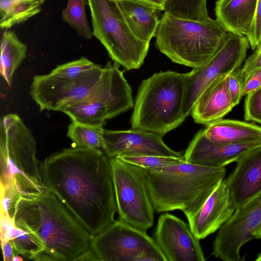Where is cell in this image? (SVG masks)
<instances>
[{"label":"cell","instance_id":"b9f144b4","mask_svg":"<svg viewBox=\"0 0 261 261\" xmlns=\"http://www.w3.org/2000/svg\"><path fill=\"white\" fill-rule=\"evenodd\" d=\"M256 48H261V41H260V43L259 44V45L257 46V47Z\"/></svg>","mask_w":261,"mask_h":261},{"label":"cell","instance_id":"8fae6325","mask_svg":"<svg viewBox=\"0 0 261 261\" xmlns=\"http://www.w3.org/2000/svg\"><path fill=\"white\" fill-rule=\"evenodd\" d=\"M103 71L99 65L75 77L50 75L34 76L30 95L40 111H61L90 98L98 84Z\"/></svg>","mask_w":261,"mask_h":261},{"label":"cell","instance_id":"5bb4252c","mask_svg":"<svg viewBox=\"0 0 261 261\" xmlns=\"http://www.w3.org/2000/svg\"><path fill=\"white\" fill-rule=\"evenodd\" d=\"M154 239L167 261H204L199 240L188 224L169 213L159 217Z\"/></svg>","mask_w":261,"mask_h":261},{"label":"cell","instance_id":"8d00e7d4","mask_svg":"<svg viewBox=\"0 0 261 261\" xmlns=\"http://www.w3.org/2000/svg\"><path fill=\"white\" fill-rule=\"evenodd\" d=\"M156 8L160 11H165L168 0H138Z\"/></svg>","mask_w":261,"mask_h":261},{"label":"cell","instance_id":"ffe728a7","mask_svg":"<svg viewBox=\"0 0 261 261\" xmlns=\"http://www.w3.org/2000/svg\"><path fill=\"white\" fill-rule=\"evenodd\" d=\"M203 132L217 144H261V127L246 122L222 118L207 124Z\"/></svg>","mask_w":261,"mask_h":261},{"label":"cell","instance_id":"ac0fdd59","mask_svg":"<svg viewBox=\"0 0 261 261\" xmlns=\"http://www.w3.org/2000/svg\"><path fill=\"white\" fill-rule=\"evenodd\" d=\"M260 144H217L208 140L204 135L203 129H201L190 143L184 157L186 162L192 164L213 168L224 167L236 162L246 151Z\"/></svg>","mask_w":261,"mask_h":261},{"label":"cell","instance_id":"f1b7e54d","mask_svg":"<svg viewBox=\"0 0 261 261\" xmlns=\"http://www.w3.org/2000/svg\"><path fill=\"white\" fill-rule=\"evenodd\" d=\"M122 160L146 170H156L185 161L184 157L162 155H126L119 156Z\"/></svg>","mask_w":261,"mask_h":261},{"label":"cell","instance_id":"d6986e66","mask_svg":"<svg viewBox=\"0 0 261 261\" xmlns=\"http://www.w3.org/2000/svg\"><path fill=\"white\" fill-rule=\"evenodd\" d=\"M227 75L218 77L201 93L191 113L195 123L207 125L222 119L234 107L228 88Z\"/></svg>","mask_w":261,"mask_h":261},{"label":"cell","instance_id":"d6a6232c","mask_svg":"<svg viewBox=\"0 0 261 261\" xmlns=\"http://www.w3.org/2000/svg\"><path fill=\"white\" fill-rule=\"evenodd\" d=\"M252 49H255L261 41V0H257L254 19L247 36Z\"/></svg>","mask_w":261,"mask_h":261},{"label":"cell","instance_id":"d4e9b609","mask_svg":"<svg viewBox=\"0 0 261 261\" xmlns=\"http://www.w3.org/2000/svg\"><path fill=\"white\" fill-rule=\"evenodd\" d=\"M45 0H1L0 28L8 30L39 13Z\"/></svg>","mask_w":261,"mask_h":261},{"label":"cell","instance_id":"e575fe53","mask_svg":"<svg viewBox=\"0 0 261 261\" xmlns=\"http://www.w3.org/2000/svg\"><path fill=\"white\" fill-rule=\"evenodd\" d=\"M261 88V68L254 72L245 81L243 96Z\"/></svg>","mask_w":261,"mask_h":261},{"label":"cell","instance_id":"30bf717a","mask_svg":"<svg viewBox=\"0 0 261 261\" xmlns=\"http://www.w3.org/2000/svg\"><path fill=\"white\" fill-rule=\"evenodd\" d=\"M91 249L101 261H167L146 231L121 220L93 237Z\"/></svg>","mask_w":261,"mask_h":261},{"label":"cell","instance_id":"7a4b0ae2","mask_svg":"<svg viewBox=\"0 0 261 261\" xmlns=\"http://www.w3.org/2000/svg\"><path fill=\"white\" fill-rule=\"evenodd\" d=\"M20 220L44 243L35 260H75L91 249L93 236L51 192L21 196L13 219Z\"/></svg>","mask_w":261,"mask_h":261},{"label":"cell","instance_id":"d590c367","mask_svg":"<svg viewBox=\"0 0 261 261\" xmlns=\"http://www.w3.org/2000/svg\"><path fill=\"white\" fill-rule=\"evenodd\" d=\"M1 246L5 261H13L14 257L19 255L16 251L13 243L10 240L1 241Z\"/></svg>","mask_w":261,"mask_h":261},{"label":"cell","instance_id":"f546056e","mask_svg":"<svg viewBox=\"0 0 261 261\" xmlns=\"http://www.w3.org/2000/svg\"><path fill=\"white\" fill-rule=\"evenodd\" d=\"M96 64L85 57L57 66L49 73L61 77H75L94 67Z\"/></svg>","mask_w":261,"mask_h":261},{"label":"cell","instance_id":"74e56055","mask_svg":"<svg viewBox=\"0 0 261 261\" xmlns=\"http://www.w3.org/2000/svg\"><path fill=\"white\" fill-rule=\"evenodd\" d=\"M75 260H98V259L94 251L91 249L81 255Z\"/></svg>","mask_w":261,"mask_h":261},{"label":"cell","instance_id":"3957f363","mask_svg":"<svg viewBox=\"0 0 261 261\" xmlns=\"http://www.w3.org/2000/svg\"><path fill=\"white\" fill-rule=\"evenodd\" d=\"M149 194L157 212L196 211L224 179L225 167L213 168L185 161L166 168L144 169Z\"/></svg>","mask_w":261,"mask_h":261},{"label":"cell","instance_id":"4dcf8cb0","mask_svg":"<svg viewBox=\"0 0 261 261\" xmlns=\"http://www.w3.org/2000/svg\"><path fill=\"white\" fill-rule=\"evenodd\" d=\"M244 118L261 124V88L246 95Z\"/></svg>","mask_w":261,"mask_h":261},{"label":"cell","instance_id":"f35d334b","mask_svg":"<svg viewBox=\"0 0 261 261\" xmlns=\"http://www.w3.org/2000/svg\"><path fill=\"white\" fill-rule=\"evenodd\" d=\"M255 239H261V225L255 235Z\"/></svg>","mask_w":261,"mask_h":261},{"label":"cell","instance_id":"277c9868","mask_svg":"<svg viewBox=\"0 0 261 261\" xmlns=\"http://www.w3.org/2000/svg\"><path fill=\"white\" fill-rule=\"evenodd\" d=\"M228 33L216 19L201 20L163 14L155 46L172 62L191 68L207 62L225 42Z\"/></svg>","mask_w":261,"mask_h":261},{"label":"cell","instance_id":"ba28073f","mask_svg":"<svg viewBox=\"0 0 261 261\" xmlns=\"http://www.w3.org/2000/svg\"><path fill=\"white\" fill-rule=\"evenodd\" d=\"M119 65L108 62L92 96L63 111L72 121L103 126L106 120L134 107L130 86Z\"/></svg>","mask_w":261,"mask_h":261},{"label":"cell","instance_id":"9a60e30c","mask_svg":"<svg viewBox=\"0 0 261 261\" xmlns=\"http://www.w3.org/2000/svg\"><path fill=\"white\" fill-rule=\"evenodd\" d=\"M162 136L132 128L126 130L105 129L103 151L109 158L126 155H162L181 158L182 152L169 147Z\"/></svg>","mask_w":261,"mask_h":261},{"label":"cell","instance_id":"52a82bcc","mask_svg":"<svg viewBox=\"0 0 261 261\" xmlns=\"http://www.w3.org/2000/svg\"><path fill=\"white\" fill-rule=\"evenodd\" d=\"M94 36L114 63L127 70L139 68L149 43L137 38L130 30L118 0H88Z\"/></svg>","mask_w":261,"mask_h":261},{"label":"cell","instance_id":"2e32d148","mask_svg":"<svg viewBox=\"0 0 261 261\" xmlns=\"http://www.w3.org/2000/svg\"><path fill=\"white\" fill-rule=\"evenodd\" d=\"M236 210L230 190L223 179L200 208L187 218L193 233L201 240L219 230Z\"/></svg>","mask_w":261,"mask_h":261},{"label":"cell","instance_id":"4316f807","mask_svg":"<svg viewBox=\"0 0 261 261\" xmlns=\"http://www.w3.org/2000/svg\"><path fill=\"white\" fill-rule=\"evenodd\" d=\"M88 0H68L66 7L62 13L63 21L67 23L78 33L86 39H91L93 32L87 18L85 5Z\"/></svg>","mask_w":261,"mask_h":261},{"label":"cell","instance_id":"6da1fadb","mask_svg":"<svg viewBox=\"0 0 261 261\" xmlns=\"http://www.w3.org/2000/svg\"><path fill=\"white\" fill-rule=\"evenodd\" d=\"M46 190L53 193L93 237L113 223L117 212L110 158L78 146L40 162Z\"/></svg>","mask_w":261,"mask_h":261},{"label":"cell","instance_id":"484cf974","mask_svg":"<svg viewBox=\"0 0 261 261\" xmlns=\"http://www.w3.org/2000/svg\"><path fill=\"white\" fill-rule=\"evenodd\" d=\"M103 126H94L72 121L68 126L67 136L76 146L103 151Z\"/></svg>","mask_w":261,"mask_h":261},{"label":"cell","instance_id":"cb8c5ba5","mask_svg":"<svg viewBox=\"0 0 261 261\" xmlns=\"http://www.w3.org/2000/svg\"><path fill=\"white\" fill-rule=\"evenodd\" d=\"M27 47L14 32L6 31L1 39L0 73L9 86L14 73L27 57Z\"/></svg>","mask_w":261,"mask_h":261},{"label":"cell","instance_id":"4fadbf2b","mask_svg":"<svg viewBox=\"0 0 261 261\" xmlns=\"http://www.w3.org/2000/svg\"><path fill=\"white\" fill-rule=\"evenodd\" d=\"M261 225V192L218 230L213 254L224 261H239L242 247L255 238Z\"/></svg>","mask_w":261,"mask_h":261},{"label":"cell","instance_id":"836d02e7","mask_svg":"<svg viewBox=\"0 0 261 261\" xmlns=\"http://www.w3.org/2000/svg\"><path fill=\"white\" fill-rule=\"evenodd\" d=\"M261 68V48H256L255 51L245 60L241 68L244 80L250 76L254 72Z\"/></svg>","mask_w":261,"mask_h":261},{"label":"cell","instance_id":"8992f818","mask_svg":"<svg viewBox=\"0 0 261 261\" xmlns=\"http://www.w3.org/2000/svg\"><path fill=\"white\" fill-rule=\"evenodd\" d=\"M37 144L30 129L16 114L2 117L0 122L1 185L10 184L22 196L47 191L42 183Z\"/></svg>","mask_w":261,"mask_h":261},{"label":"cell","instance_id":"60d3db41","mask_svg":"<svg viewBox=\"0 0 261 261\" xmlns=\"http://www.w3.org/2000/svg\"><path fill=\"white\" fill-rule=\"evenodd\" d=\"M256 261H261V253L259 254L255 259Z\"/></svg>","mask_w":261,"mask_h":261},{"label":"cell","instance_id":"e0dca14e","mask_svg":"<svg viewBox=\"0 0 261 261\" xmlns=\"http://www.w3.org/2000/svg\"><path fill=\"white\" fill-rule=\"evenodd\" d=\"M236 162L225 181L238 210L261 192V144L246 151Z\"/></svg>","mask_w":261,"mask_h":261},{"label":"cell","instance_id":"9c48e42d","mask_svg":"<svg viewBox=\"0 0 261 261\" xmlns=\"http://www.w3.org/2000/svg\"><path fill=\"white\" fill-rule=\"evenodd\" d=\"M110 159L120 220L146 231L153 224L155 210L144 169L118 157Z\"/></svg>","mask_w":261,"mask_h":261},{"label":"cell","instance_id":"44dd1931","mask_svg":"<svg viewBox=\"0 0 261 261\" xmlns=\"http://www.w3.org/2000/svg\"><path fill=\"white\" fill-rule=\"evenodd\" d=\"M257 0H217L216 19L228 33L247 36L251 27Z\"/></svg>","mask_w":261,"mask_h":261},{"label":"cell","instance_id":"7402d4cb","mask_svg":"<svg viewBox=\"0 0 261 261\" xmlns=\"http://www.w3.org/2000/svg\"><path fill=\"white\" fill-rule=\"evenodd\" d=\"M128 25L139 39L150 43L155 36L160 11L138 0H118Z\"/></svg>","mask_w":261,"mask_h":261},{"label":"cell","instance_id":"ab89813d","mask_svg":"<svg viewBox=\"0 0 261 261\" xmlns=\"http://www.w3.org/2000/svg\"><path fill=\"white\" fill-rule=\"evenodd\" d=\"M23 260V258L21 256L17 255L14 257L13 261H21Z\"/></svg>","mask_w":261,"mask_h":261},{"label":"cell","instance_id":"7c38bea8","mask_svg":"<svg viewBox=\"0 0 261 261\" xmlns=\"http://www.w3.org/2000/svg\"><path fill=\"white\" fill-rule=\"evenodd\" d=\"M249 46L246 36L228 33L224 43L207 62L187 73L182 104L185 118L191 114L201 93L214 80L240 68Z\"/></svg>","mask_w":261,"mask_h":261},{"label":"cell","instance_id":"83f0119b","mask_svg":"<svg viewBox=\"0 0 261 261\" xmlns=\"http://www.w3.org/2000/svg\"><path fill=\"white\" fill-rule=\"evenodd\" d=\"M164 12L175 17L192 20L210 17L206 0H168Z\"/></svg>","mask_w":261,"mask_h":261},{"label":"cell","instance_id":"603a6c76","mask_svg":"<svg viewBox=\"0 0 261 261\" xmlns=\"http://www.w3.org/2000/svg\"><path fill=\"white\" fill-rule=\"evenodd\" d=\"M1 241L10 240L18 254L34 260L44 251V243L24 223L5 217H1Z\"/></svg>","mask_w":261,"mask_h":261},{"label":"cell","instance_id":"5b68a950","mask_svg":"<svg viewBox=\"0 0 261 261\" xmlns=\"http://www.w3.org/2000/svg\"><path fill=\"white\" fill-rule=\"evenodd\" d=\"M187 73H154L140 84L130 119L132 128L162 137L185 120L182 104Z\"/></svg>","mask_w":261,"mask_h":261},{"label":"cell","instance_id":"1f68e13d","mask_svg":"<svg viewBox=\"0 0 261 261\" xmlns=\"http://www.w3.org/2000/svg\"><path fill=\"white\" fill-rule=\"evenodd\" d=\"M229 92L234 106L238 105L243 96L244 80L241 68H238L226 77Z\"/></svg>","mask_w":261,"mask_h":261}]
</instances>
